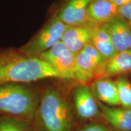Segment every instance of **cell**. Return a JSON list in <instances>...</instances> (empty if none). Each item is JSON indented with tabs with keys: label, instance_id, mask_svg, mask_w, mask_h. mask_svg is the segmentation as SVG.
I'll return each mask as SVG.
<instances>
[{
	"label": "cell",
	"instance_id": "7",
	"mask_svg": "<svg viewBox=\"0 0 131 131\" xmlns=\"http://www.w3.org/2000/svg\"><path fill=\"white\" fill-rule=\"evenodd\" d=\"M72 96L75 111L80 118L92 119L99 114L98 102L91 89L84 84L80 83L75 87Z\"/></svg>",
	"mask_w": 131,
	"mask_h": 131
},
{
	"label": "cell",
	"instance_id": "14",
	"mask_svg": "<svg viewBox=\"0 0 131 131\" xmlns=\"http://www.w3.org/2000/svg\"><path fill=\"white\" fill-rule=\"evenodd\" d=\"M91 90L94 96L104 104L113 106L120 105L115 81L109 77L96 78L92 84Z\"/></svg>",
	"mask_w": 131,
	"mask_h": 131
},
{
	"label": "cell",
	"instance_id": "6",
	"mask_svg": "<svg viewBox=\"0 0 131 131\" xmlns=\"http://www.w3.org/2000/svg\"><path fill=\"white\" fill-rule=\"evenodd\" d=\"M106 61L91 42L88 43L75 55L76 81L84 84L98 78Z\"/></svg>",
	"mask_w": 131,
	"mask_h": 131
},
{
	"label": "cell",
	"instance_id": "15",
	"mask_svg": "<svg viewBox=\"0 0 131 131\" xmlns=\"http://www.w3.org/2000/svg\"><path fill=\"white\" fill-rule=\"evenodd\" d=\"M91 42L106 61L117 53L109 34L101 25H92Z\"/></svg>",
	"mask_w": 131,
	"mask_h": 131
},
{
	"label": "cell",
	"instance_id": "9",
	"mask_svg": "<svg viewBox=\"0 0 131 131\" xmlns=\"http://www.w3.org/2000/svg\"><path fill=\"white\" fill-rule=\"evenodd\" d=\"M92 1L69 0L57 16L69 26L88 24V10Z\"/></svg>",
	"mask_w": 131,
	"mask_h": 131
},
{
	"label": "cell",
	"instance_id": "5",
	"mask_svg": "<svg viewBox=\"0 0 131 131\" xmlns=\"http://www.w3.org/2000/svg\"><path fill=\"white\" fill-rule=\"evenodd\" d=\"M38 58L50 65L58 73L60 78L76 80L75 55L61 41Z\"/></svg>",
	"mask_w": 131,
	"mask_h": 131
},
{
	"label": "cell",
	"instance_id": "17",
	"mask_svg": "<svg viewBox=\"0 0 131 131\" xmlns=\"http://www.w3.org/2000/svg\"><path fill=\"white\" fill-rule=\"evenodd\" d=\"M119 103L123 107L131 108V83L129 80L120 75L115 80Z\"/></svg>",
	"mask_w": 131,
	"mask_h": 131
},
{
	"label": "cell",
	"instance_id": "3",
	"mask_svg": "<svg viewBox=\"0 0 131 131\" xmlns=\"http://www.w3.org/2000/svg\"><path fill=\"white\" fill-rule=\"evenodd\" d=\"M40 92L29 83H9L0 86V115L33 122Z\"/></svg>",
	"mask_w": 131,
	"mask_h": 131
},
{
	"label": "cell",
	"instance_id": "21",
	"mask_svg": "<svg viewBox=\"0 0 131 131\" xmlns=\"http://www.w3.org/2000/svg\"><path fill=\"white\" fill-rule=\"evenodd\" d=\"M129 23H130V26H131V22H129Z\"/></svg>",
	"mask_w": 131,
	"mask_h": 131
},
{
	"label": "cell",
	"instance_id": "19",
	"mask_svg": "<svg viewBox=\"0 0 131 131\" xmlns=\"http://www.w3.org/2000/svg\"><path fill=\"white\" fill-rule=\"evenodd\" d=\"M81 131H107L104 126L100 124H91L86 126L81 129Z\"/></svg>",
	"mask_w": 131,
	"mask_h": 131
},
{
	"label": "cell",
	"instance_id": "16",
	"mask_svg": "<svg viewBox=\"0 0 131 131\" xmlns=\"http://www.w3.org/2000/svg\"><path fill=\"white\" fill-rule=\"evenodd\" d=\"M0 131H36L33 122L0 115Z\"/></svg>",
	"mask_w": 131,
	"mask_h": 131
},
{
	"label": "cell",
	"instance_id": "10",
	"mask_svg": "<svg viewBox=\"0 0 131 131\" xmlns=\"http://www.w3.org/2000/svg\"><path fill=\"white\" fill-rule=\"evenodd\" d=\"M92 25L89 24L68 26L61 41L75 55L91 42Z\"/></svg>",
	"mask_w": 131,
	"mask_h": 131
},
{
	"label": "cell",
	"instance_id": "13",
	"mask_svg": "<svg viewBox=\"0 0 131 131\" xmlns=\"http://www.w3.org/2000/svg\"><path fill=\"white\" fill-rule=\"evenodd\" d=\"M127 73H131V49L117 52L106 61L98 78L120 76Z\"/></svg>",
	"mask_w": 131,
	"mask_h": 131
},
{
	"label": "cell",
	"instance_id": "18",
	"mask_svg": "<svg viewBox=\"0 0 131 131\" xmlns=\"http://www.w3.org/2000/svg\"><path fill=\"white\" fill-rule=\"evenodd\" d=\"M118 15L129 22H131V1L119 8Z\"/></svg>",
	"mask_w": 131,
	"mask_h": 131
},
{
	"label": "cell",
	"instance_id": "11",
	"mask_svg": "<svg viewBox=\"0 0 131 131\" xmlns=\"http://www.w3.org/2000/svg\"><path fill=\"white\" fill-rule=\"evenodd\" d=\"M102 116L118 131H131V108L115 107L98 102Z\"/></svg>",
	"mask_w": 131,
	"mask_h": 131
},
{
	"label": "cell",
	"instance_id": "20",
	"mask_svg": "<svg viewBox=\"0 0 131 131\" xmlns=\"http://www.w3.org/2000/svg\"><path fill=\"white\" fill-rule=\"evenodd\" d=\"M131 0H112V1L119 8L128 3Z\"/></svg>",
	"mask_w": 131,
	"mask_h": 131
},
{
	"label": "cell",
	"instance_id": "4",
	"mask_svg": "<svg viewBox=\"0 0 131 131\" xmlns=\"http://www.w3.org/2000/svg\"><path fill=\"white\" fill-rule=\"evenodd\" d=\"M68 26L55 16L34 38L18 49L29 56L38 57L61 41Z\"/></svg>",
	"mask_w": 131,
	"mask_h": 131
},
{
	"label": "cell",
	"instance_id": "12",
	"mask_svg": "<svg viewBox=\"0 0 131 131\" xmlns=\"http://www.w3.org/2000/svg\"><path fill=\"white\" fill-rule=\"evenodd\" d=\"M118 10L112 0H92L88 10V24L102 25L118 15Z\"/></svg>",
	"mask_w": 131,
	"mask_h": 131
},
{
	"label": "cell",
	"instance_id": "1",
	"mask_svg": "<svg viewBox=\"0 0 131 131\" xmlns=\"http://www.w3.org/2000/svg\"><path fill=\"white\" fill-rule=\"evenodd\" d=\"M50 78H60L50 65L19 49L0 50V86L9 83H31Z\"/></svg>",
	"mask_w": 131,
	"mask_h": 131
},
{
	"label": "cell",
	"instance_id": "2",
	"mask_svg": "<svg viewBox=\"0 0 131 131\" xmlns=\"http://www.w3.org/2000/svg\"><path fill=\"white\" fill-rule=\"evenodd\" d=\"M73 118L71 106L59 90L47 87L40 92L33 121L36 131H72Z\"/></svg>",
	"mask_w": 131,
	"mask_h": 131
},
{
	"label": "cell",
	"instance_id": "8",
	"mask_svg": "<svg viewBox=\"0 0 131 131\" xmlns=\"http://www.w3.org/2000/svg\"><path fill=\"white\" fill-rule=\"evenodd\" d=\"M109 34L117 52L131 49V26L119 15L102 25Z\"/></svg>",
	"mask_w": 131,
	"mask_h": 131
}]
</instances>
